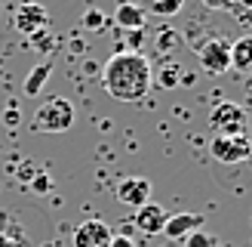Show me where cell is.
Masks as SVG:
<instances>
[{"label":"cell","instance_id":"obj_1","mask_svg":"<svg viewBox=\"0 0 252 247\" xmlns=\"http://www.w3.org/2000/svg\"><path fill=\"white\" fill-rule=\"evenodd\" d=\"M102 86L117 102H138L154 86V68L142 53H114L102 68Z\"/></svg>","mask_w":252,"mask_h":247},{"label":"cell","instance_id":"obj_2","mask_svg":"<svg viewBox=\"0 0 252 247\" xmlns=\"http://www.w3.org/2000/svg\"><path fill=\"white\" fill-rule=\"evenodd\" d=\"M74 121H77V111H74V105L65 96H49L31 115V130L34 133H65V130L74 127Z\"/></svg>","mask_w":252,"mask_h":247},{"label":"cell","instance_id":"obj_3","mask_svg":"<svg viewBox=\"0 0 252 247\" xmlns=\"http://www.w3.org/2000/svg\"><path fill=\"white\" fill-rule=\"evenodd\" d=\"M12 25H16V31L31 37L37 31L49 28V9L43 3H37V0H22V3L12 9Z\"/></svg>","mask_w":252,"mask_h":247},{"label":"cell","instance_id":"obj_4","mask_svg":"<svg viewBox=\"0 0 252 247\" xmlns=\"http://www.w3.org/2000/svg\"><path fill=\"white\" fill-rule=\"evenodd\" d=\"M197 62L206 74H224L231 68V41L224 37H209V41L197 49Z\"/></svg>","mask_w":252,"mask_h":247},{"label":"cell","instance_id":"obj_5","mask_svg":"<svg viewBox=\"0 0 252 247\" xmlns=\"http://www.w3.org/2000/svg\"><path fill=\"white\" fill-rule=\"evenodd\" d=\"M209 124L219 136H240L246 127V111L237 102H221L209 111Z\"/></svg>","mask_w":252,"mask_h":247},{"label":"cell","instance_id":"obj_6","mask_svg":"<svg viewBox=\"0 0 252 247\" xmlns=\"http://www.w3.org/2000/svg\"><path fill=\"white\" fill-rule=\"evenodd\" d=\"M209 152L216 161H221V164H240V161H246L252 155V142L246 139V136H216L209 145Z\"/></svg>","mask_w":252,"mask_h":247},{"label":"cell","instance_id":"obj_7","mask_svg":"<svg viewBox=\"0 0 252 247\" xmlns=\"http://www.w3.org/2000/svg\"><path fill=\"white\" fill-rule=\"evenodd\" d=\"M111 238H114V232H111L105 219H86L74 229L71 244L74 247H111Z\"/></svg>","mask_w":252,"mask_h":247},{"label":"cell","instance_id":"obj_8","mask_svg":"<svg viewBox=\"0 0 252 247\" xmlns=\"http://www.w3.org/2000/svg\"><path fill=\"white\" fill-rule=\"evenodd\" d=\"M114 192H117V201H120V204L135 207V210L151 201V182H148L145 176H123V179L117 182Z\"/></svg>","mask_w":252,"mask_h":247},{"label":"cell","instance_id":"obj_9","mask_svg":"<svg viewBox=\"0 0 252 247\" xmlns=\"http://www.w3.org/2000/svg\"><path fill=\"white\" fill-rule=\"evenodd\" d=\"M166 219H169V213L163 210L160 204H154V201H148V204H142L135 210V226H138V232H145V235H160L163 232V226H166Z\"/></svg>","mask_w":252,"mask_h":247},{"label":"cell","instance_id":"obj_10","mask_svg":"<svg viewBox=\"0 0 252 247\" xmlns=\"http://www.w3.org/2000/svg\"><path fill=\"white\" fill-rule=\"evenodd\" d=\"M145 19H148V12L138 3H132V0H120L114 9V25L123 31H145Z\"/></svg>","mask_w":252,"mask_h":247},{"label":"cell","instance_id":"obj_11","mask_svg":"<svg viewBox=\"0 0 252 247\" xmlns=\"http://www.w3.org/2000/svg\"><path fill=\"white\" fill-rule=\"evenodd\" d=\"M203 229V216L200 213H175L166 219V226H163V235H169V238H188V235H194Z\"/></svg>","mask_w":252,"mask_h":247},{"label":"cell","instance_id":"obj_12","mask_svg":"<svg viewBox=\"0 0 252 247\" xmlns=\"http://www.w3.org/2000/svg\"><path fill=\"white\" fill-rule=\"evenodd\" d=\"M231 68L240 74H252V34H243L240 41L231 43Z\"/></svg>","mask_w":252,"mask_h":247},{"label":"cell","instance_id":"obj_13","mask_svg":"<svg viewBox=\"0 0 252 247\" xmlns=\"http://www.w3.org/2000/svg\"><path fill=\"white\" fill-rule=\"evenodd\" d=\"M49 74H53V62H40V65H34L28 71V78H25V96H40V90L46 86Z\"/></svg>","mask_w":252,"mask_h":247},{"label":"cell","instance_id":"obj_14","mask_svg":"<svg viewBox=\"0 0 252 247\" xmlns=\"http://www.w3.org/2000/svg\"><path fill=\"white\" fill-rule=\"evenodd\" d=\"M182 6H185V0H151L148 3V9L160 19H172L175 12H182Z\"/></svg>","mask_w":252,"mask_h":247},{"label":"cell","instance_id":"obj_15","mask_svg":"<svg viewBox=\"0 0 252 247\" xmlns=\"http://www.w3.org/2000/svg\"><path fill=\"white\" fill-rule=\"evenodd\" d=\"M80 25H83L86 31H105V28H108L111 22H108V16H105L102 9H95V6H90V9L83 12V19H80Z\"/></svg>","mask_w":252,"mask_h":247},{"label":"cell","instance_id":"obj_16","mask_svg":"<svg viewBox=\"0 0 252 247\" xmlns=\"http://www.w3.org/2000/svg\"><path fill=\"white\" fill-rule=\"evenodd\" d=\"M28 46L31 49H40V53H53L56 37H53V31H49V28H43V31H37V34L28 37Z\"/></svg>","mask_w":252,"mask_h":247},{"label":"cell","instance_id":"obj_17","mask_svg":"<svg viewBox=\"0 0 252 247\" xmlns=\"http://www.w3.org/2000/svg\"><path fill=\"white\" fill-rule=\"evenodd\" d=\"M37 173H40V167H37V164H34L31 158H25V161H19V167H16V176H19V179H22L25 185H28V182H31V179L37 176Z\"/></svg>","mask_w":252,"mask_h":247},{"label":"cell","instance_id":"obj_18","mask_svg":"<svg viewBox=\"0 0 252 247\" xmlns=\"http://www.w3.org/2000/svg\"><path fill=\"white\" fill-rule=\"evenodd\" d=\"M179 41H182V37L175 34L172 28H163V31H160V37H157V49H163V53H169L172 46H179Z\"/></svg>","mask_w":252,"mask_h":247},{"label":"cell","instance_id":"obj_19","mask_svg":"<svg viewBox=\"0 0 252 247\" xmlns=\"http://www.w3.org/2000/svg\"><path fill=\"white\" fill-rule=\"evenodd\" d=\"M28 189H31V192H40V195H43V192H49V189H53V176L40 170V173H37V176L28 182Z\"/></svg>","mask_w":252,"mask_h":247},{"label":"cell","instance_id":"obj_20","mask_svg":"<svg viewBox=\"0 0 252 247\" xmlns=\"http://www.w3.org/2000/svg\"><path fill=\"white\" fill-rule=\"evenodd\" d=\"M142 41H145V31H126V53H138Z\"/></svg>","mask_w":252,"mask_h":247},{"label":"cell","instance_id":"obj_21","mask_svg":"<svg viewBox=\"0 0 252 247\" xmlns=\"http://www.w3.org/2000/svg\"><path fill=\"white\" fill-rule=\"evenodd\" d=\"M209 244H212V238H209V235H203V232L188 235V247H209Z\"/></svg>","mask_w":252,"mask_h":247},{"label":"cell","instance_id":"obj_22","mask_svg":"<svg viewBox=\"0 0 252 247\" xmlns=\"http://www.w3.org/2000/svg\"><path fill=\"white\" fill-rule=\"evenodd\" d=\"M19 121H22L19 108H16V105H9V108L3 111V124H6V127H19Z\"/></svg>","mask_w":252,"mask_h":247},{"label":"cell","instance_id":"obj_23","mask_svg":"<svg viewBox=\"0 0 252 247\" xmlns=\"http://www.w3.org/2000/svg\"><path fill=\"white\" fill-rule=\"evenodd\" d=\"M179 83V71H172V68H166L160 74V86H175Z\"/></svg>","mask_w":252,"mask_h":247},{"label":"cell","instance_id":"obj_24","mask_svg":"<svg viewBox=\"0 0 252 247\" xmlns=\"http://www.w3.org/2000/svg\"><path fill=\"white\" fill-rule=\"evenodd\" d=\"M203 6H206V9H216V12H219V9H234L231 0H203Z\"/></svg>","mask_w":252,"mask_h":247},{"label":"cell","instance_id":"obj_25","mask_svg":"<svg viewBox=\"0 0 252 247\" xmlns=\"http://www.w3.org/2000/svg\"><path fill=\"white\" fill-rule=\"evenodd\" d=\"M111 247H135V241L129 235H114V238H111Z\"/></svg>","mask_w":252,"mask_h":247},{"label":"cell","instance_id":"obj_26","mask_svg":"<svg viewBox=\"0 0 252 247\" xmlns=\"http://www.w3.org/2000/svg\"><path fill=\"white\" fill-rule=\"evenodd\" d=\"M0 247H9V235H6L3 226H0Z\"/></svg>","mask_w":252,"mask_h":247},{"label":"cell","instance_id":"obj_27","mask_svg":"<svg viewBox=\"0 0 252 247\" xmlns=\"http://www.w3.org/2000/svg\"><path fill=\"white\" fill-rule=\"evenodd\" d=\"M246 99H252V74L246 78Z\"/></svg>","mask_w":252,"mask_h":247},{"label":"cell","instance_id":"obj_28","mask_svg":"<svg viewBox=\"0 0 252 247\" xmlns=\"http://www.w3.org/2000/svg\"><path fill=\"white\" fill-rule=\"evenodd\" d=\"M237 3H240L243 9H249V12H252V0H237Z\"/></svg>","mask_w":252,"mask_h":247},{"label":"cell","instance_id":"obj_29","mask_svg":"<svg viewBox=\"0 0 252 247\" xmlns=\"http://www.w3.org/2000/svg\"><path fill=\"white\" fill-rule=\"evenodd\" d=\"M249 130H252V118H249Z\"/></svg>","mask_w":252,"mask_h":247}]
</instances>
